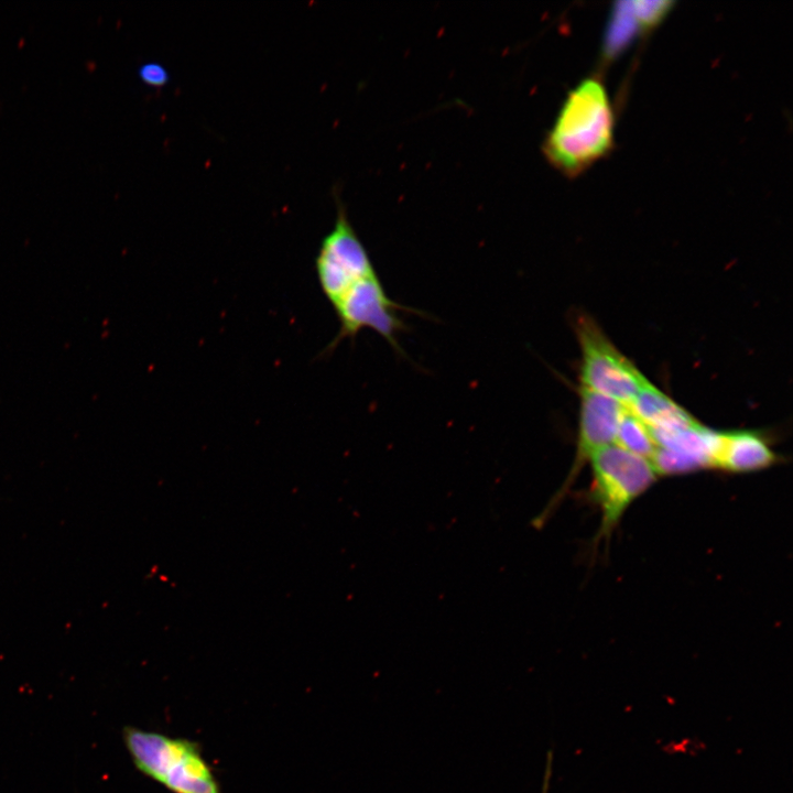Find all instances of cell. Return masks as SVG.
Listing matches in <instances>:
<instances>
[{
	"mask_svg": "<svg viewBox=\"0 0 793 793\" xmlns=\"http://www.w3.org/2000/svg\"><path fill=\"white\" fill-rule=\"evenodd\" d=\"M613 110L597 77H588L565 98L544 141L547 161L576 176L607 155L613 144Z\"/></svg>",
	"mask_w": 793,
	"mask_h": 793,
	"instance_id": "6da1fadb",
	"label": "cell"
},
{
	"mask_svg": "<svg viewBox=\"0 0 793 793\" xmlns=\"http://www.w3.org/2000/svg\"><path fill=\"white\" fill-rule=\"evenodd\" d=\"M123 741L135 768L173 793H220L197 745L135 727L123 729Z\"/></svg>",
	"mask_w": 793,
	"mask_h": 793,
	"instance_id": "7a4b0ae2",
	"label": "cell"
},
{
	"mask_svg": "<svg viewBox=\"0 0 793 793\" xmlns=\"http://www.w3.org/2000/svg\"><path fill=\"white\" fill-rule=\"evenodd\" d=\"M591 485L588 497L600 511L594 547L607 543L628 508L656 480L649 459L612 444L589 460Z\"/></svg>",
	"mask_w": 793,
	"mask_h": 793,
	"instance_id": "3957f363",
	"label": "cell"
},
{
	"mask_svg": "<svg viewBox=\"0 0 793 793\" xmlns=\"http://www.w3.org/2000/svg\"><path fill=\"white\" fill-rule=\"evenodd\" d=\"M574 329L582 356L579 388L628 406L649 380L591 317L578 315Z\"/></svg>",
	"mask_w": 793,
	"mask_h": 793,
	"instance_id": "277c9868",
	"label": "cell"
},
{
	"mask_svg": "<svg viewBox=\"0 0 793 793\" xmlns=\"http://www.w3.org/2000/svg\"><path fill=\"white\" fill-rule=\"evenodd\" d=\"M579 400L578 431L573 464L558 490L532 520L535 529H541L552 517L590 458L600 449L616 443L624 405L584 388H579Z\"/></svg>",
	"mask_w": 793,
	"mask_h": 793,
	"instance_id": "5b68a950",
	"label": "cell"
},
{
	"mask_svg": "<svg viewBox=\"0 0 793 793\" xmlns=\"http://www.w3.org/2000/svg\"><path fill=\"white\" fill-rule=\"evenodd\" d=\"M332 306L339 321V332L329 345L330 348L341 339L352 338L360 330L369 328L395 350H401L398 337L405 325L398 312L406 308L388 295L378 273L352 285Z\"/></svg>",
	"mask_w": 793,
	"mask_h": 793,
	"instance_id": "8992f818",
	"label": "cell"
},
{
	"mask_svg": "<svg viewBox=\"0 0 793 793\" xmlns=\"http://www.w3.org/2000/svg\"><path fill=\"white\" fill-rule=\"evenodd\" d=\"M315 268L322 292L332 305L352 285L377 274L341 205L333 229L321 243Z\"/></svg>",
	"mask_w": 793,
	"mask_h": 793,
	"instance_id": "52a82bcc",
	"label": "cell"
},
{
	"mask_svg": "<svg viewBox=\"0 0 793 793\" xmlns=\"http://www.w3.org/2000/svg\"><path fill=\"white\" fill-rule=\"evenodd\" d=\"M778 461L768 441L754 431H716L711 468L728 472H752Z\"/></svg>",
	"mask_w": 793,
	"mask_h": 793,
	"instance_id": "ba28073f",
	"label": "cell"
},
{
	"mask_svg": "<svg viewBox=\"0 0 793 793\" xmlns=\"http://www.w3.org/2000/svg\"><path fill=\"white\" fill-rule=\"evenodd\" d=\"M627 408L653 431H672L699 423L650 381L644 384Z\"/></svg>",
	"mask_w": 793,
	"mask_h": 793,
	"instance_id": "9c48e42d",
	"label": "cell"
},
{
	"mask_svg": "<svg viewBox=\"0 0 793 793\" xmlns=\"http://www.w3.org/2000/svg\"><path fill=\"white\" fill-rule=\"evenodd\" d=\"M645 32L636 17L631 1L616 3L608 23L604 41V56L613 58L620 54L634 39Z\"/></svg>",
	"mask_w": 793,
	"mask_h": 793,
	"instance_id": "30bf717a",
	"label": "cell"
},
{
	"mask_svg": "<svg viewBox=\"0 0 793 793\" xmlns=\"http://www.w3.org/2000/svg\"><path fill=\"white\" fill-rule=\"evenodd\" d=\"M615 444L649 460L652 459L659 447L651 427L627 406L620 419Z\"/></svg>",
	"mask_w": 793,
	"mask_h": 793,
	"instance_id": "8fae6325",
	"label": "cell"
},
{
	"mask_svg": "<svg viewBox=\"0 0 793 793\" xmlns=\"http://www.w3.org/2000/svg\"><path fill=\"white\" fill-rule=\"evenodd\" d=\"M671 1H631L632 9L644 31L658 26L672 8Z\"/></svg>",
	"mask_w": 793,
	"mask_h": 793,
	"instance_id": "7c38bea8",
	"label": "cell"
},
{
	"mask_svg": "<svg viewBox=\"0 0 793 793\" xmlns=\"http://www.w3.org/2000/svg\"><path fill=\"white\" fill-rule=\"evenodd\" d=\"M142 82L152 87H161L169 80V73L160 63L149 62L139 69Z\"/></svg>",
	"mask_w": 793,
	"mask_h": 793,
	"instance_id": "4fadbf2b",
	"label": "cell"
},
{
	"mask_svg": "<svg viewBox=\"0 0 793 793\" xmlns=\"http://www.w3.org/2000/svg\"><path fill=\"white\" fill-rule=\"evenodd\" d=\"M552 758H553L552 751H548L547 757H546V764H545V771H544L541 793H548V790H550V780H551V774H552Z\"/></svg>",
	"mask_w": 793,
	"mask_h": 793,
	"instance_id": "5bb4252c",
	"label": "cell"
}]
</instances>
